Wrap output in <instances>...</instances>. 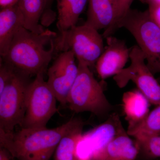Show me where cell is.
Returning <instances> with one entry per match:
<instances>
[{"mask_svg": "<svg viewBox=\"0 0 160 160\" xmlns=\"http://www.w3.org/2000/svg\"><path fill=\"white\" fill-rule=\"evenodd\" d=\"M83 122L72 118L53 129L22 128L9 133L0 131V145L18 160H49L62 138Z\"/></svg>", "mask_w": 160, "mask_h": 160, "instance_id": "cell-1", "label": "cell"}, {"mask_svg": "<svg viewBox=\"0 0 160 160\" xmlns=\"http://www.w3.org/2000/svg\"><path fill=\"white\" fill-rule=\"evenodd\" d=\"M57 33L46 29L42 33L29 31L24 27L15 35L6 54L1 59L18 71L29 76L46 72L55 55L54 41L47 49Z\"/></svg>", "mask_w": 160, "mask_h": 160, "instance_id": "cell-2", "label": "cell"}, {"mask_svg": "<svg viewBox=\"0 0 160 160\" xmlns=\"http://www.w3.org/2000/svg\"><path fill=\"white\" fill-rule=\"evenodd\" d=\"M121 28L127 29L135 38L152 74L160 72V29L149 10L130 9L118 21L114 31Z\"/></svg>", "mask_w": 160, "mask_h": 160, "instance_id": "cell-3", "label": "cell"}, {"mask_svg": "<svg viewBox=\"0 0 160 160\" xmlns=\"http://www.w3.org/2000/svg\"><path fill=\"white\" fill-rule=\"evenodd\" d=\"M78 65L77 77L68 95L66 105L75 112H89L97 116H105L112 106L104 94L102 86L89 66L80 62Z\"/></svg>", "mask_w": 160, "mask_h": 160, "instance_id": "cell-4", "label": "cell"}, {"mask_svg": "<svg viewBox=\"0 0 160 160\" xmlns=\"http://www.w3.org/2000/svg\"><path fill=\"white\" fill-rule=\"evenodd\" d=\"M54 45L55 55L71 51L78 62L85 63L90 69L95 67L105 50L102 35L86 23L58 35L54 39Z\"/></svg>", "mask_w": 160, "mask_h": 160, "instance_id": "cell-5", "label": "cell"}, {"mask_svg": "<svg viewBox=\"0 0 160 160\" xmlns=\"http://www.w3.org/2000/svg\"><path fill=\"white\" fill-rule=\"evenodd\" d=\"M46 72L38 73L29 84L26 92V111L21 126L22 128L46 127L56 112L57 98L47 82L44 80Z\"/></svg>", "mask_w": 160, "mask_h": 160, "instance_id": "cell-6", "label": "cell"}, {"mask_svg": "<svg viewBox=\"0 0 160 160\" xmlns=\"http://www.w3.org/2000/svg\"><path fill=\"white\" fill-rule=\"evenodd\" d=\"M30 77L17 70L0 93V131L12 132L16 126H21L22 122L26 114V92L31 82Z\"/></svg>", "mask_w": 160, "mask_h": 160, "instance_id": "cell-7", "label": "cell"}, {"mask_svg": "<svg viewBox=\"0 0 160 160\" xmlns=\"http://www.w3.org/2000/svg\"><path fill=\"white\" fill-rule=\"evenodd\" d=\"M129 58L130 66L113 77L115 82L120 88H122L132 81L150 103L160 105V85L145 63L146 58L138 45L132 47Z\"/></svg>", "mask_w": 160, "mask_h": 160, "instance_id": "cell-8", "label": "cell"}, {"mask_svg": "<svg viewBox=\"0 0 160 160\" xmlns=\"http://www.w3.org/2000/svg\"><path fill=\"white\" fill-rule=\"evenodd\" d=\"M75 58L71 51L60 52L47 72V83L57 99L64 106L67 104L68 95L78 72Z\"/></svg>", "mask_w": 160, "mask_h": 160, "instance_id": "cell-9", "label": "cell"}, {"mask_svg": "<svg viewBox=\"0 0 160 160\" xmlns=\"http://www.w3.org/2000/svg\"><path fill=\"white\" fill-rule=\"evenodd\" d=\"M107 46L96 64V69L102 80L117 74L128 62L130 50L124 41L108 37Z\"/></svg>", "mask_w": 160, "mask_h": 160, "instance_id": "cell-10", "label": "cell"}, {"mask_svg": "<svg viewBox=\"0 0 160 160\" xmlns=\"http://www.w3.org/2000/svg\"><path fill=\"white\" fill-rule=\"evenodd\" d=\"M126 131L118 115L113 113L105 122L82 134L78 145L88 149L89 160L92 152L102 148L116 137Z\"/></svg>", "mask_w": 160, "mask_h": 160, "instance_id": "cell-11", "label": "cell"}, {"mask_svg": "<svg viewBox=\"0 0 160 160\" xmlns=\"http://www.w3.org/2000/svg\"><path fill=\"white\" fill-rule=\"evenodd\" d=\"M129 135L126 131L116 137L92 152L89 160H135L140 152V145Z\"/></svg>", "mask_w": 160, "mask_h": 160, "instance_id": "cell-12", "label": "cell"}, {"mask_svg": "<svg viewBox=\"0 0 160 160\" xmlns=\"http://www.w3.org/2000/svg\"><path fill=\"white\" fill-rule=\"evenodd\" d=\"M24 27V19L18 4L0 11V54H6L18 30Z\"/></svg>", "mask_w": 160, "mask_h": 160, "instance_id": "cell-13", "label": "cell"}, {"mask_svg": "<svg viewBox=\"0 0 160 160\" xmlns=\"http://www.w3.org/2000/svg\"><path fill=\"white\" fill-rule=\"evenodd\" d=\"M89 7L86 23L98 30L104 29L106 35L114 26L116 18L112 0H88Z\"/></svg>", "mask_w": 160, "mask_h": 160, "instance_id": "cell-14", "label": "cell"}, {"mask_svg": "<svg viewBox=\"0 0 160 160\" xmlns=\"http://www.w3.org/2000/svg\"><path fill=\"white\" fill-rule=\"evenodd\" d=\"M18 6L24 19V27L29 31L42 33L46 30L41 22L45 12L51 9L48 0H19Z\"/></svg>", "mask_w": 160, "mask_h": 160, "instance_id": "cell-15", "label": "cell"}, {"mask_svg": "<svg viewBox=\"0 0 160 160\" xmlns=\"http://www.w3.org/2000/svg\"><path fill=\"white\" fill-rule=\"evenodd\" d=\"M149 101L140 91L126 92L123 97V108L129 122L128 129L139 124L149 113Z\"/></svg>", "mask_w": 160, "mask_h": 160, "instance_id": "cell-16", "label": "cell"}, {"mask_svg": "<svg viewBox=\"0 0 160 160\" xmlns=\"http://www.w3.org/2000/svg\"><path fill=\"white\" fill-rule=\"evenodd\" d=\"M57 27L61 33L77 26L79 17L88 0H57Z\"/></svg>", "mask_w": 160, "mask_h": 160, "instance_id": "cell-17", "label": "cell"}, {"mask_svg": "<svg viewBox=\"0 0 160 160\" xmlns=\"http://www.w3.org/2000/svg\"><path fill=\"white\" fill-rule=\"evenodd\" d=\"M85 122L65 135L60 141L54 152V160H79L77 147L82 135Z\"/></svg>", "mask_w": 160, "mask_h": 160, "instance_id": "cell-18", "label": "cell"}, {"mask_svg": "<svg viewBox=\"0 0 160 160\" xmlns=\"http://www.w3.org/2000/svg\"><path fill=\"white\" fill-rule=\"evenodd\" d=\"M127 133L136 140L160 134V105L149 112L145 118Z\"/></svg>", "mask_w": 160, "mask_h": 160, "instance_id": "cell-19", "label": "cell"}, {"mask_svg": "<svg viewBox=\"0 0 160 160\" xmlns=\"http://www.w3.org/2000/svg\"><path fill=\"white\" fill-rule=\"evenodd\" d=\"M139 144L146 157L150 159L160 158V134L136 140Z\"/></svg>", "mask_w": 160, "mask_h": 160, "instance_id": "cell-20", "label": "cell"}, {"mask_svg": "<svg viewBox=\"0 0 160 160\" xmlns=\"http://www.w3.org/2000/svg\"><path fill=\"white\" fill-rule=\"evenodd\" d=\"M115 9L116 18L114 26L104 37L106 38L111 36L114 32V28L118 21L122 18L130 9V6L133 0H112Z\"/></svg>", "mask_w": 160, "mask_h": 160, "instance_id": "cell-21", "label": "cell"}, {"mask_svg": "<svg viewBox=\"0 0 160 160\" xmlns=\"http://www.w3.org/2000/svg\"><path fill=\"white\" fill-rule=\"evenodd\" d=\"M17 70L1 59L0 64V93L13 77Z\"/></svg>", "mask_w": 160, "mask_h": 160, "instance_id": "cell-22", "label": "cell"}, {"mask_svg": "<svg viewBox=\"0 0 160 160\" xmlns=\"http://www.w3.org/2000/svg\"><path fill=\"white\" fill-rule=\"evenodd\" d=\"M149 5L150 16L160 29V3H149Z\"/></svg>", "mask_w": 160, "mask_h": 160, "instance_id": "cell-23", "label": "cell"}, {"mask_svg": "<svg viewBox=\"0 0 160 160\" xmlns=\"http://www.w3.org/2000/svg\"><path fill=\"white\" fill-rule=\"evenodd\" d=\"M19 0H0L1 9L11 7L17 5Z\"/></svg>", "mask_w": 160, "mask_h": 160, "instance_id": "cell-24", "label": "cell"}, {"mask_svg": "<svg viewBox=\"0 0 160 160\" xmlns=\"http://www.w3.org/2000/svg\"><path fill=\"white\" fill-rule=\"evenodd\" d=\"M10 156H12L7 149L1 147V149H0V160H11Z\"/></svg>", "mask_w": 160, "mask_h": 160, "instance_id": "cell-25", "label": "cell"}, {"mask_svg": "<svg viewBox=\"0 0 160 160\" xmlns=\"http://www.w3.org/2000/svg\"><path fill=\"white\" fill-rule=\"evenodd\" d=\"M148 3H160V0H148Z\"/></svg>", "mask_w": 160, "mask_h": 160, "instance_id": "cell-26", "label": "cell"}, {"mask_svg": "<svg viewBox=\"0 0 160 160\" xmlns=\"http://www.w3.org/2000/svg\"><path fill=\"white\" fill-rule=\"evenodd\" d=\"M48 1H49V6H50V7H51V4H52L53 0H48Z\"/></svg>", "mask_w": 160, "mask_h": 160, "instance_id": "cell-27", "label": "cell"}]
</instances>
